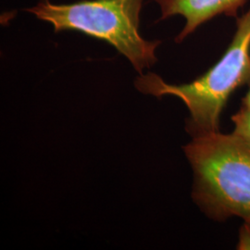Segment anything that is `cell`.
Masks as SVG:
<instances>
[{
    "label": "cell",
    "mask_w": 250,
    "mask_h": 250,
    "mask_svg": "<svg viewBox=\"0 0 250 250\" xmlns=\"http://www.w3.org/2000/svg\"><path fill=\"white\" fill-rule=\"evenodd\" d=\"M194 174L193 197L208 217L250 223V146L233 134L193 137L184 146Z\"/></svg>",
    "instance_id": "2"
},
{
    "label": "cell",
    "mask_w": 250,
    "mask_h": 250,
    "mask_svg": "<svg viewBox=\"0 0 250 250\" xmlns=\"http://www.w3.org/2000/svg\"><path fill=\"white\" fill-rule=\"evenodd\" d=\"M237 250H250V223L245 222L239 231Z\"/></svg>",
    "instance_id": "6"
},
{
    "label": "cell",
    "mask_w": 250,
    "mask_h": 250,
    "mask_svg": "<svg viewBox=\"0 0 250 250\" xmlns=\"http://www.w3.org/2000/svg\"><path fill=\"white\" fill-rule=\"evenodd\" d=\"M234 129L232 134L250 146V108L242 107L232 116Z\"/></svg>",
    "instance_id": "5"
},
{
    "label": "cell",
    "mask_w": 250,
    "mask_h": 250,
    "mask_svg": "<svg viewBox=\"0 0 250 250\" xmlns=\"http://www.w3.org/2000/svg\"><path fill=\"white\" fill-rule=\"evenodd\" d=\"M143 0H83L68 5L40 1L27 9L51 23L55 32L78 31L104 40L129 60L136 72L157 62L156 48L161 41H146L139 33Z\"/></svg>",
    "instance_id": "3"
},
{
    "label": "cell",
    "mask_w": 250,
    "mask_h": 250,
    "mask_svg": "<svg viewBox=\"0 0 250 250\" xmlns=\"http://www.w3.org/2000/svg\"><path fill=\"white\" fill-rule=\"evenodd\" d=\"M161 11V20L180 15L186 19V25L176 37L183 42L201 24L218 15L236 16L247 0H155Z\"/></svg>",
    "instance_id": "4"
},
{
    "label": "cell",
    "mask_w": 250,
    "mask_h": 250,
    "mask_svg": "<svg viewBox=\"0 0 250 250\" xmlns=\"http://www.w3.org/2000/svg\"><path fill=\"white\" fill-rule=\"evenodd\" d=\"M236 22L232 42L221 60L196 80L174 85L151 72L135 80V87L144 94L181 99L189 111L187 131L193 137L220 132V118L228 99L250 83V8Z\"/></svg>",
    "instance_id": "1"
},
{
    "label": "cell",
    "mask_w": 250,
    "mask_h": 250,
    "mask_svg": "<svg viewBox=\"0 0 250 250\" xmlns=\"http://www.w3.org/2000/svg\"><path fill=\"white\" fill-rule=\"evenodd\" d=\"M249 85V90L247 92V94L245 95V97L242 99V107H249L250 108V81L248 83Z\"/></svg>",
    "instance_id": "7"
}]
</instances>
